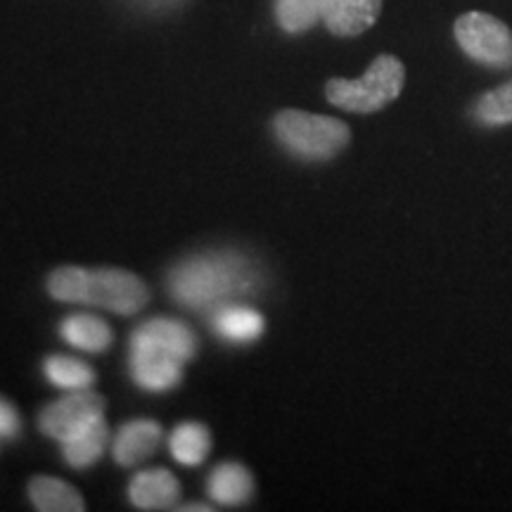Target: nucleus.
I'll list each match as a JSON object with an SVG mask.
<instances>
[{
  "label": "nucleus",
  "instance_id": "f257e3e1",
  "mask_svg": "<svg viewBox=\"0 0 512 512\" xmlns=\"http://www.w3.org/2000/svg\"><path fill=\"white\" fill-rule=\"evenodd\" d=\"M259 287V271L245 254L204 252L178 264L169 273V292L192 311H219L252 297Z\"/></svg>",
  "mask_w": 512,
  "mask_h": 512
},
{
  "label": "nucleus",
  "instance_id": "f03ea898",
  "mask_svg": "<svg viewBox=\"0 0 512 512\" xmlns=\"http://www.w3.org/2000/svg\"><path fill=\"white\" fill-rule=\"evenodd\" d=\"M197 354V337L174 318H152L133 332L128 370L145 392H169L181 384L183 366Z\"/></svg>",
  "mask_w": 512,
  "mask_h": 512
},
{
  "label": "nucleus",
  "instance_id": "7ed1b4c3",
  "mask_svg": "<svg viewBox=\"0 0 512 512\" xmlns=\"http://www.w3.org/2000/svg\"><path fill=\"white\" fill-rule=\"evenodd\" d=\"M48 292L57 302L98 306L117 316H133L150 302L143 280L124 268L62 266L48 275Z\"/></svg>",
  "mask_w": 512,
  "mask_h": 512
},
{
  "label": "nucleus",
  "instance_id": "20e7f679",
  "mask_svg": "<svg viewBox=\"0 0 512 512\" xmlns=\"http://www.w3.org/2000/svg\"><path fill=\"white\" fill-rule=\"evenodd\" d=\"M273 133L292 157L304 162H328L351 143V128L342 119L302 110L275 114Z\"/></svg>",
  "mask_w": 512,
  "mask_h": 512
},
{
  "label": "nucleus",
  "instance_id": "39448f33",
  "mask_svg": "<svg viewBox=\"0 0 512 512\" xmlns=\"http://www.w3.org/2000/svg\"><path fill=\"white\" fill-rule=\"evenodd\" d=\"M406 83V67L396 55H377L361 79H330L325 98L344 112L373 114L399 98Z\"/></svg>",
  "mask_w": 512,
  "mask_h": 512
},
{
  "label": "nucleus",
  "instance_id": "423d86ee",
  "mask_svg": "<svg viewBox=\"0 0 512 512\" xmlns=\"http://www.w3.org/2000/svg\"><path fill=\"white\" fill-rule=\"evenodd\" d=\"M460 50L489 69H512V29L489 12L470 10L453 24Z\"/></svg>",
  "mask_w": 512,
  "mask_h": 512
},
{
  "label": "nucleus",
  "instance_id": "0eeeda50",
  "mask_svg": "<svg viewBox=\"0 0 512 512\" xmlns=\"http://www.w3.org/2000/svg\"><path fill=\"white\" fill-rule=\"evenodd\" d=\"M105 408V396L95 394L91 389H79V392H72L64 399L50 403L38 418V427L46 437L64 441L69 434L81 430L86 422L98 418V415H105Z\"/></svg>",
  "mask_w": 512,
  "mask_h": 512
},
{
  "label": "nucleus",
  "instance_id": "6e6552de",
  "mask_svg": "<svg viewBox=\"0 0 512 512\" xmlns=\"http://www.w3.org/2000/svg\"><path fill=\"white\" fill-rule=\"evenodd\" d=\"M382 0H323L320 22L337 38H354L366 34L380 19Z\"/></svg>",
  "mask_w": 512,
  "mask_h": 512
},
{
  "label": "nucleus",
  "instance_id": "1a4fd4ad",
  "mask_svg": "<svg viewBox=\"0 0 512 512\" xmlns=\"http://www.w3.org/2000/svg\"><path fill=\"white\" fill-rule=\"evenodd\" d=\"M128 498L138 510H171L181 498V484L164 467H152L131 479Z\"/></svg>",
  "mask_w": 512,
  "mask_h": 512
},
{
  "label": "nucleus",
  "instance_id": "9d476101",
  "mask_svg": "<svg viewBox=\"0 0 512 512\" xmlns=\"http://www.w3.org/2000/svg\"><path fill=\"white\" fill-rule=\"evenodd\" d=\"M162 439L164 430L155 420L126 422L114 439L112 456L121 467H133L150 458L162 444Z\"/></svg>",
  "mask_w": 512,
  "mask_h": 512
},
{
  "label": "nucleus",
  "instance_id": "9b49d317",
  "mask_svg": "<svg viewBox=\"0 0 512 512\" xmlns=\"http://www.w3.org/2000/svg\"><path fill=\"white\" fill-rule=\"evenodd\" d=\"M107 439H110V427H107L105 415H98L62 441V456L76 470L91 467L105 453Z\"/></svg>",
  "mask_w": 512,
  "mask_h": 512
},
{
  "label": "nucleus",
  "instance_id": "f8f14e48",
  "mask_svg": "<svg viewBox=\"0 0 512 512\" xmlns=\"http://www.w3.org/2000/svg\"><path fill=\"white\" fill-rule=\"evenodd\" d=\"M211 325H214V332L221 339H226L230 344H252L264 335V316L256 313L249 306L240 304H228L223 309L214 311V318H211Z\"/></svg>",
  "mask_w": 512,
  "mask_h": 512
},
{
  "label": "nucleus",
  "instance_id": "ddd939ff",
  "mask_svg": "<svg viewBox=\"0 0 512 512\" xmlns=\"http://www.w3.org/2000/svg\"><path fill=\"white\" fill-rule=\"evenodd\" d=\"M60 335L69 347L88 351V354H102L112 344V328L98 316L76 313L67 316L60 325Z\"/></svg>",
  "mask_w": 512,
  "mask_h": 512
},
{
  "label": "nucleus",
  "instance_id": "4468645a",
  "mask_svg": "<svg viewBox=\"0 0 512 512\" xmlns=\"http://www.w3.org/2000/svg\"><path fill=\"white\" fill-rule=\"evenodd\" d=\"M209 496L221 505H245L254 496V479L240 463H223L209 475Z\"/></svg>",
  "mask_w": 512,
  "mask_h": 512
},
{
  "label": "nucleus",
  "instance_id": "2eb2a0df",
  "mask_svg": "<svg viewBox=\"0 0 512 512\" xmlns=\"http://www.w3.org/2000/svg\"><path fill=\"white\" fill-rule=\"evenodd\" d=\"M29 498L41 512H83L86 501L74 486L55 477H34L29 482Z\"/></svg>",
  "mask_w": 512,
  "mask_h": 512
},
{
  "label": "nucleus",
  "instance_id": "dca6fc26",
  "mask_svg": "<svg viewBox=\"0 0 512 512\" xmlns=\"http://www.w3.org/2000/svg\"><path fill=\"white\" fill-rule=\"evenodd\" d=\"M211 434L200 422H183L169 437V451L185 467L202 465L209 456Z\"/></svg>",
  "mask_w": 512,
  "mask_h": 512
},
{
  "label": "nucleus",
  "instance_id": "f3484780",
  "mask_svg": "<svg viewBox=\"0 0 512 512\" xmlns=\"http://www.w3.org/2000/svg\"><path fill=\"white\" fill-rule=\"evenodd\" d=\"M320 3L323 0H275V22L290 36L306 34L320 22Z\"/></svg>",
  "mask_w": 512,
  "mask_h": 512
},
{
  "label": "nucleus",
  "instance_id": "a211bd4d",
  "mask_svg": "<svg viewBox=\"0 0 512 512\" xmlns=\"http://www.w3.org/2000/svg\"><path fill=\"white\" fill-rule=\"evenodd\" d=\"M43 373H46V380L50 384L67 389V392L88 389L95 382L93 368L79 361V358L69 356H48L46 363H43Z\"/></svg>",
  "mask_w": 512,
  "mask_h": 512
},
{
  "label": "nucleus",
  "instance_id": "6ab92c4d",
  "mask_svg": "<svg viewBox=\"0 0 512 512\" xmlns=\"http://www.w3.org/2000/svg\"><path fill=\"white\" fill-rule=\"evenodd\" d=\"M472 117L482 126L512 124V79L501 83L494 91L479 95L475 107H472Z\"/></svg>",
  "mask_w": 512,
  "mask_h": 512
},
{
  "label": "nucleus",
  "instance_id": "aec40b11",
  "mask_svg": "<svg viewBox=\"0 0 512 512\" xmlns=\"http://www.w3.org/2000/svg\"><path fill=\"white\" fill-rule=\"evenodd\" d=\"M22 430V422H19L17 408L10 401L0 399V437L3 439H15Z\"/></svg>",
  "mask_w": 512,
  "mask_h": 512
},
{
  "label": "nucleus",
  "instance_id": "412c9836",
  "mask_svg": "<svg viewBox=\"0 0 512 512\" xmlns=\"http://www.w3.org/2000/svg\"><path fill=\"white\" fill-rule=\"evenodd\" d=\"M178 510H185V512H188V510H197V512H209L211 508H209V505H178Z\"/></svg>",
  "mask_w": 512,
  "mask_h": 512
},
{
  "label": "nucleus",
  "instance_id": "4be33fe9",
  "mask_svg": "<svg viewBox=\"0 0 512 512\" xmlns=\"http://www.w3.org/2000/svg\"><path fill=\"white\" fill-rule=\"evenodd\" d=\"M147 3H155V5H166V3H176V0H147Z\"/></svg>",
  "mask_w": 512,
  "mask_h": 512
}]
</instances>
